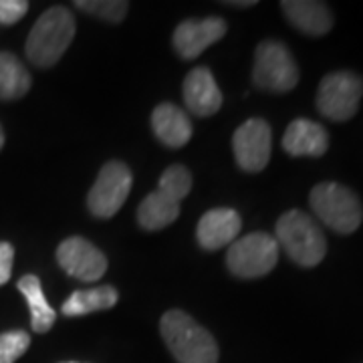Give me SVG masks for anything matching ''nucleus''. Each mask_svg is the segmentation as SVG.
Segmentation results:
<instances>
[{
    "mask_svg": "<svg viewBox=\"0 0 363 363\" xmlns=\"http://www.w3.org/2000/svg\"><path fill=\"white\" fill-rule=\"evenodd\" d=\"M160 333L178 363H218V345L188 313L172 309L160 321Z\"/></svg>",
    "mask_w": 363,
    "mask_h": 363,
    "instance_id": "nucleus-1",
    "label": "nucleus"
},
{
    "mask_svg": "<svg viewBox=\"0 0 363 363\" xmlns=\"http://www.w3.org/2000/svg\"><path fill=\"white\" fill-rule=\"evenodd\" d=\"M75 37V16L65 6H52L40 14L28 33L26 57L37 67H52L69 49Z\"/></svg>",
    "mask_w": 363,
    "mask_h": 363,
    "instance_id": "nucleus-2",
    "label": "nucleus"
},
{
    "mask_svg": "<svg viewBox=\"0 0 363 363\" xmlns=\"http://www.w3.org/2000/svg\"><path fill=\"white\" fill-rule=\"evenodd\" d=\"M192 190V174L184 166H169L156 192L143 198L138 208V222L145 230H162L180 216V202Z\"/></svg>",
    "mask_w": 363,
    "mask_h": 363,
    "instance_id": "nucleus-3",
    "label": "nucleus"
},
{
    "mask_svg": "<svg viewBox=\"0 0 363 363\" xmlns=\"http://www.w3.org/2000/svg\"><path fill=\"white\" fill-rule=\"evenodd\" d=\"M277 245H281L298 267L311 269L323 260L327 240L321 226L301 210H289L277 220Z\"/></svg>",
    "mask_w": 363,
    "mask_h": 363,
    "instance_id": "nucleus-4",
    "label": "nucleus"
},
{
    "mask_svg": "<svg viewBox=\"0 0 363 363\" xmlns=\"http://www.w3.org/2000/svg\"><path fill=\"white\" fill-rule=\"evenodd\" d=\"M309 204L325 226L339 234H351L363 220V206L357 194L335 182H321L311 190Z\"/></svg>",
    "mask_w": 363,
    "mask_h": 363,
    "instance_id": "nucleus-5",
    "label": "nucleus"
},
{
    "mask_svg": "<svg viewBox=\"0 0 363 363\" xmlns=\"http://www.w3.org/2000/svg\"><path fill=\"white\" fill-rule=\"evenodd\" d=\"M255 85L269 93H289L298 83L295 57L279 40H262L255 52Z\"/></svg>",
    "mask_w": 363,
    "mask_h": 363,
    "instance_id": "nucleus-6",
    "label": "nucleus"
},
{
    "mask_svg": "<svg viewBox=\"0 0 363 363\" xmlns=\"http://www.w3.org/2000/svg\"><path fill=\"white\" fill-rule=\"evenodd\" d=\"M279 260V245L274 236L267 233H252L234 240L226 264L233 274L240 279H259L264 277L277 267Z\"/></svg>",
    "mask_w": 363,
    "mask_h": 363,
    "instance_id": "nucleus-7",
    "label": "nucleus"
},
{
    "mask_svg": "<svg viewBox=\"0 0 363 363\" xmlns=\"http://www.w3.org/2000/svg\"><path fill=\"white\" fill-rule=\"evenodd\" d=\"M363 97V79L353 71H335L323 77L317 91V109L331 121H347L357 113Z\"/></svg>",
    "mask_w": 363,
    "mask_h": 363,
    "instance_id": "nucleus-8",
    "label": "nucleus"
},
{
    "mask_svg": "<svg viewBox=\"0 0 363 363\" xmlns=\"http://www.w3.org/2000/svg\"><path fill=\"white\" fill-rule=\"evenodd\" d=\"M131 186H133L131 169L117 160L107 162L104 168L99 169L97 180L91 186L89 196H87L89 212L97 218L116 216L117 210L128 200Z\"/></svg>",
    "mask_w": 363,
    "mask_h": 363,
    "instance_id": "nucleus-9",
    "label": "nucleus"
},
{
    "mask_svg": "<svg viewBox=\"0 0 363 363\" xmlns=\"http://www.w3.org/2000/svg\"><path fill=\"white\" fill-rule=\"evenodd\" d=\"M272 131L264 119H248L234 131L233 150L236 164L245 172H262L271 160Z\"/></svg>",
    "mask_w": 363,
    "mask_h": 363,
    "instance_id": "nucleus-10",
    "label": "nucleus"
},
{
    "mask_svg": "<svg viewBox=\"0 0 363 363\" xmlns=\"http://www.w3.org/2000/svg\"><path fill=\"white\" fill-rule=\"evenodd\" d=\"M57 260L69 277L83 283H95L107 271L104 252L81 236H71L63 240L57 248Z\"/></svg>",
    "mask_w": 363,
    "mask_h": 363,
    "instance_id": "nucleus-11",
    "label": "nucleus"
},
{
    "mask_svg": "<svg viewBox=\"0 0 363 363\" xmlns=\"http://www.w3.org/2000/svg\"><path fill=\"white\" fill-rule=\"evenodd\" d=\"M226 35V21L218 16L210 18H190L178 25L174 30V49L182 59H196L206 51L210 45Z\"/></svg>",
    "mask_w": 363,
    "mask_h": 363,
    "instance_id": "nucleus-12",
    "label": "nucleus"
},
{
    "mask_svg": "<svg viewBox=\"0 0 363 363\" xmlns=\"http://www.w3.org/2000/svg\"><path fill=\"white\" fill-rule=\"evenodd\" d=\"M242 228L240 214L233 208H214L198 222L196 238L198 245L206 250H218L222 247L233 245L236 234Z\"/></svg>",
    "mask_w": 363,
    "mask_h": 363,
    "instance_id": "nucleus-13",
    "label": "nucleus"
},
{
    "mask_svg": "<svg viewBox=\"0 0 363 363\" xmlns=\"http://www.w3.org/2000/svg\"><path fill=\"white\" fill-rule=\"evenodd\" d=\"M184 101L198 117L214 116L222 105V93L206 67H196L184 79Z\"/></svg>",
    "mask_w": 363,
    "mask_h": 363,
    "instance_id": "nucleus-14",
    "label": "nucleus"
},
{
    "mask_svg": "<svg viewBox=\"0 0 363 363\" xmlns=\"http://www.w3.org/2000/svg\"><path fill=\"white\" fill-rule=\"evenodd\" d=\"M283 147L293 157H321L329 147V135L323 125L301 117L286 128Z\"/></svg>",
    "mask_w": 363,
    "mask_h": 363,
    "instance_id": "nucleus-15",
    "label": "nucleus"
},
{
    "mask_svg": "<svg viewBox=\"0 0 363 363\" xmlns=\"http://www.w3.org/2000/svg\"><path fill=\"white\" fill-rule=\"evenodd\" d=\"M281 9L286 18L291 21V25L305 35L321 37L333 28V14L325 2L285 0V2H281Z\"/></svg>",
    "mask_w": 363,
    "mask_h": 363,
    "instance_id": "nucleus-16",
    "label": "nucleus"
},
{
    "mask_svg": "<svg viewBox=\"0 0 363 363\" xmlns=\"http://www.w3.org/2000/svg\"><path fill=\"white\" fill-rule=\"evenodd\" d=\"M152 128L160 142L168 147H182L192 138V121L178 105L160 104L152 113Z\"/></svg>",
    "mask_w": 363,
    "mask_h": 363,
    "instance_id": "nucleus-17",
    "label": "nucleus"
},
{
    "mask_svg": "<svg viewBox=\"0 0 363 363\" xmlns=\"http://www.w3.org/2000/svg\"><path fill=\"white\" fill-rule=\"evenodd\" d=\"M18 291L21 295L26 298V305L30 309V327L33 331L37 333H47L55 325V319H57V313L49 305V301L43 293V285H40L39 277L35 274H25L18 279Z\"/></svg>",
    "mask_w": 363,
    "mask_h": 363,
    "instance_id": "nucleus-18",
    "label": "nucleus"
},
{
    "mask_svg": "<svg viewBox=\"0 0 363 363\" xmlns=\"http://www.w3.org/2000/svg\"><path fill=\"white\" fill-rule=\"evenodd\" d=\"M117 298H119V293L109 285L97 286V289H83V291H75L67 298L61 311L65 317H83L89 313L111 309L117 303Z\"/></svg>",
    "mask_w": 363,
    "mask_h": 363,
    "instance_id": "nucleus-19",
    "label": "nucleus"
},
{
    "mask_svg": "<svg viewBox=\"0 0 363 363\" xmlns=\"http://www.w3.org/2000/svg\"><path fill=\"white\" fill-rule=\"evenodd\" d=\"M30 73L13 52H0V99H18L30 89Z\"/></svg>",
    "mask_w": 363,
    "mask_h": 363,
    "instance_id": "nucleus-20",
    "label": "nucleus"
},
{
    "mask_svg": "<svg viewBox=\"0 0 363 363\" xmlns=\"http://www.w3.org/2000/svg\"><path fill=\"white\" fill-rule=\"evenodd\" d=\"M75 6L83 13L104 18L107 23H121L130 9L125 0H77Z\"/></svg>",
    "mask_w": 363,
    "mask_h": 363,
    "instance_id": "nucleus-21",
    "label": "nucleus"
},
{
    "mask_svg": "<svg viewBox=\"0 0 363 363\" xmlns=\"http://www.w3.org/2000/svg\"><path fill=\"white\" fill-rule=\"evenodd\" d=\"M30 345L26 331H6L0 335V363H14L21 359Z\"/></svg>",
    "mask_w": 363,
    "mask_h": 363,
    "instance_id": "nucleus-22",
    "label": "nucleus"
},
{
    "mask_svg": "<svg viewBox=\"0 0 363 363\" xmlns=\"http://www.w3.org/2000/svg\"><path fill=\"white\" fill-rule=\"evenodd\" d=\"M28 11L26 0H0V25L11 26L18 23Z\"/></svg>",
    "mask_w": 363,
    "mask_h": 363,
    "instance_id": "nucleus-23",
    "label": "nucleus"
},
{
    "mask_svg": "<svg viewBox=\"0 0 363 363\" xmlns=\"http://www.w3.org/2000/svg\"><path fill=\"white\" fill-rule=\"evenodd\" d=\"M14 248L9 242H0V286L6 285L13 274Z\"/></svg>",
    "mask_w": 363,
    "mask_h": 363,
    "instance_id": "nucleus-24",
    "label": "nucleus"
},
{
    "mask_svg": "<svg viewBox=\"0 0 363 363\" xmlns=\"http://www.w3.org/2000/svg\"><path fill=\"white\" fill-rule=\"evenodd\" d=\"M228 6H242V9H248V6H255L257 2L255 0H242V2H236V0H230V2H226Z\"/></svg>",
    "mask_w": 363,
    "mask_h": 363,
    "instance_id": "nucleus-25",
    "label": "nucleus"
},
{
    "mask_svg": "<svg viewBox=\"0 0 363 363\" xmlns=\"http://www.w3.org/2000/svg\"><path fill=\"white\" fill-rule=\"evenodd\" d=\"M4 145V131H2V128H0V147Z\"/></svg>",
    "mask_w": 363,
    "mask_h": 363,
    "instance_id": "nucleus-26",
    "label": "nucleus"
},
{
    "mask_svg": "<svg viewBox=\"0 0 363 363\" xmlns=\"http://www.w3.org/2000/svg\"><path fill=\"white\" fill-rule=\"evenodd\" d=\"M63 363H79V362H63Z\"/></svg>",
    "mask_w": 363,
    "mask_h": 363,
    "instance_id": "nucleus-27",
    "label": "nucleus"
}]
</instances>
